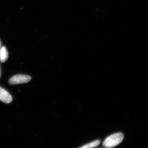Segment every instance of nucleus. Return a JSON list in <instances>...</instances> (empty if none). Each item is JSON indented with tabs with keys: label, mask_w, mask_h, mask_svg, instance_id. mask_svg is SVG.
Segmentation results:
<instances>
[{
	"label": "nucleus",
	"mask_w": 148,
	"mask_h": 148,
	"mask_svg": "<svg viewBox=\"0 0 148 148\" xmlns=\"http://www.w3.org/2000/svg\"><path fill=\"white\" fill-rule=\"evenodd\" d=\"M124 138L123 134L121 132L115 133L106 138L103 143L105 147L112 148L118 145L122 142Z\"/></svg>",
	"instance_id": "obj_1"
},
{
	"label": "nucleus",
	"mask_w": 148,
	"mask_h": 148,
	"mask_svg": "<svg viewBox=\"0 0 148 148\" xmlns=\"http://www.w3.org/2000/svg\"><path fill=\"white\" fill-rule=\"evenodd\" d=\"M30 76L25 75H17L12 77L9 81L10 84L16 85L27 83L31 80Z\"/></svg>",
	"instance_id": "obj_2"
},
{
	"label": "nucleus",
	"mask_w": 148,
	"mask_h": 148,
	"mask_svg": "<svg viewBox=\"0 0 148 148\" xmlns=\"http://www.w3.org/2000/svg\"><path fill=\"white\" fill-rule=\"evenodd\" d=\"M0 101L3 103L9 104L11 103L12 98L5 90L0 87Z\"/></svg>",
	"instance_id": "obj_3"
},
{
	"label": "nucleus",
	"mask_w": 148,
	"mask_h": 148,
	"mask_svg": "<svg viewBox=\"0 0 148 148\" xmlns=\"http://www.w3.org/2000/svg\"><path fill=\"white\" fill-rule=\"evenodd\" d=\"M8 57V53L6 48L5 47H3L0 50V61L3 63L5 62Z\"/></svg>",
	"instance_id": "obj_4"
},
{
	"label": "nucleus",
	"mask_w": 148,
	"mask_h": 148,
	"mask_svg": "<svg viewBox=\"0 0 148 148\" xmlns=\"http://www.w3.org/2000/svg\"><path fill=\"white\" fill-rule=\"evenodd\" d=\"M100 141L99 140H95V141L88 144L87 145H85L84 146H82V147H81L80 148H93L95 147H97V146L99 145H100Z\"/></svg>",
	"instance_id": "obj_5"
},
{
	"label": "nucleus",
	"mask_w": 148,
	"mask_h": 148,
	"mask_svg": "<svg viewBox=\"0 0 148 148\" xmlns=\"http://www.w3.org/2000/svg\"><path fill=\"white\" fill-rule=\"evenodd\" d=\"M1 41H0V47H1Z\"/></svg>",
	"instance_id": "obj_6"
}]
</instances>
